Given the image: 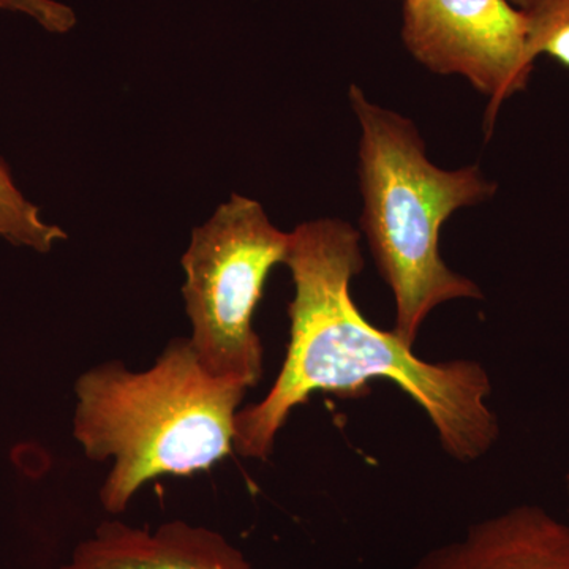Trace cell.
Returning a JSON list of instances; mask_svg holds the SVG:
<instances>
[{
    "label": "cell",
    "instance_id": "6da1fadb",
    "mask_svg": "<svg viewBox=\"0 0 569 569\" xmlns=\"http://www.w3.org/2000/svg\"><path fill=\"white\" fill-rule=\"evenodd\" d=\"M283 264L295 283L290 342L268 396L236 415L234 448L242 458L268 459L291 411L316 392L356 397L373 380L410 396L452 459L468 463L488 455L500 436L488 372L468 359L427 362L395 331L362 317L350 295L365 266L358 230L337 219L299 224Z\"/></svg>",
    "mask_w": 569,
    "mask_h": 569
},
{
    "label": "cell",
    "instance_id": "7a4b0ae2",
    "mask_svg": "<svg viewBox=\"0 0 569 569\" xmlns=\"http://www.w3.org/2000/svg\"><path fill=\"white\" fill-rule=\"evenodd\" d=\"M247 389L206 372L189 339L171 340L142 372L119 361L86 370L74 383L73 437L86 458L112 460L100 489L104 511L121 515L153 478L187 477L227 458Z\"/></svg>",
    "mask_w": 569,
    "mask_h": 569
},
{
    "label": "cell",
    "instance_id": "3957f363",
    "mask_svg": "<svg viewBox=\"0 0 569 569\" xmlns=\"http://www.w3.org/2000/svg\"><path fill=\"white\" fill-rule=\"evenodd\" d=\"M350 100L362 130L361 227L378 271L395 295L392 331L413 348L419 329L438 306L482 298L477 283L448 268L438 239L452 213L488 200L496 186L478 167H436L413 122L369 102L358 86H351Z\"/></svg>",
    "mask_w": 569,
    "mask_h": 569
},
{
    "label": "cell",
    "instance_id": "277c9868",
    "mask_svg": "<svg viewBox=\"0 0 569 569\" xmlns=\"http://www.w3.org/2000/svg\"><path fill=\"white\" fill-rule=\"evenodd\" d=\"M290 233L271 223L263 206L233 194L194 228L182 258V295L192 323L194 356L212 377L252 388L263 376V343L253 328L269 272L284 263Z\"/></svg>",
    "mask_w": 569,
    "mask_h": 569
},
{
    "label": "cell",
    "instance_id": "5b68a950",
    "mask_svg": "<svg viewBox=\"0 0 569 569\" xmlns=\"http://www.w3.org/2000/svg\"><path fill=\"white\" fill-rule=\"evenodd\" d=\"M402 39L418 62L460 74L489 97L485 127L529 84L533 63L520 11L509 0H403Z\"/></svg>",
    "mask_w": 569,
    "mask_h": 569
},
{
    "label": "cell",
    "instance_id": "8992f818",
    "mask_svg": "<svg viewBox=\"0 0 569 569\" xmlns=\"http://www.w3.org/2000/svg\"><path fill=\"white\" fill-rule=\"evenodd\" d=\"M61 569H253L244 553L206 527L170 520L156 530L104 520Z\"/></svg>",
    "mask_w": 569,
    "mask_h": 569
},
{
    "label": "cell",
    "instance_id": "52a82bcc",
    "mask_svg": "<svg viewBox=\"0 0 569 569\" xmlns=\"http://www.w3.org/2000/svg\"><path fill=\"white\" fill-rule=\"evenodd\" d=\"M410 569H569V526L545 508L520 505L475 523Z\"/></svg>",
    "mask_w": 569,
    "mask_h": 569
},
{
    "label": "cell",
    "instance_id": "ba28073f",
    "mask_svg": "<svg viewBox=\"0 0 569 569\" xmlns=\"http://www.w3.org/2000/svg\"><path fill=\"white\" fill-rule=\"evenodd\" d=\"M66 238L62 228L41 219L40 209L21 193L9 168L0 160V239L48 253Z\"/></svg>",
    "mask_w": 569,
    "mask_h": 569
},
{
    "label": "cell",
    "instance_id": "9c48e42d",
    "mask_svg": "<svg viewBox=\"0 0 569 569\" xmlns=\"http://www.w3.org/2000/svg\"><path fill=\"white\" fill-rule=\"evenodd\" d=\"M522 14L531 62L549 56L569 69V0H509Z\"/></svg>",
    "mask_w": 569,
    "mask_h": 569
},
{
    "label": "cell",
    "instance_id": "30bf717a",
    "mask_svg": "<svg viewBox=\"0 0 569 569\" xmlns=\"http://www.w3.org/2000/svg\"><path fill=\"white\" fill-rule=\"evenodd\" d=\"M0 10L26 14L51 33L69 32L77 24L74 11L56 0H0Z\"/></svg>",
    "mask_w": 569,
    "mask_h": 569
},
{
    "label": "cell",
    "instance_id": "8fae6325",
    "mask_svg": "<svg viewBox=\"0 0 569 569\" xmlns=\"http://www.w3.org/2000/svg\"><path fill=\"white\" fill-rule=\"evenodd\" d=\"M567 488H568V497H569V471H568V477H567Z\"/></svg>",
    "mask_w": 569,
    "mask_h": 569
}]
</instances>
